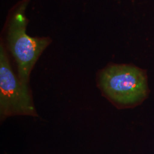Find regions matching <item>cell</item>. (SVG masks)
I'll list each match as a JSON object with an SVG mask.
<instances>
[{"mask_svg": "<svg viewBox=\"0 0 154 154\" xmlns=\"http://www.w3.org/2000/svg\"><path fill=\"white\" fill-rule=\"evenodd\" d=\"M26 6L25 0L18 5L9 19L7 31L9 50L17 62L19 79L25 85L39 56L51 42L49 38L32 37L26 33Z\"/></svg>", "mask_w": 154, "mask_h": 154, "instance_id": "1", "label": "cell"}, {"mask_svg": "<svg viewBox=\"0 0 154 154\" xmlns=\"http://www.w3.org/2000/svg\"><path fill=\"white\" fill-rule=\"evenodd\" d=\"M0 109L2 116L35 114L28 86L14 74L2 44L0 48Z\"/></svg>", "mask_w": 154, "mask_h": 154, "instance_id": "3", "label": "cell"}, {"mask_svg": "<svg viewBox=\"0 0 154 154\" xmlns=\"http://www.w3.org/2000/svg\"><path fill=\"white\" fill-rule=\"evenodd\" d=\"M100 86L108 97L116 103L131 106L147 96V80L144 73L130 65H113L100 74Z\"/></svg>", "mask_w": 154, "mask_h": 154, "instance_id": "2", "label": "cell"}]
</instances>
